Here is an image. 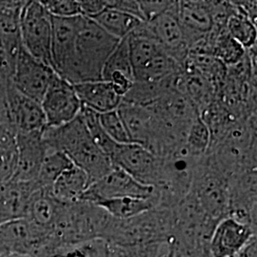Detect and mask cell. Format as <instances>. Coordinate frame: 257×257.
I'll use <instances>...</instances> for the list:
<instances>
[{"instance_id":"cell-11","label":"cell","mask_w":257,"mask_h":257,"mask_svg":"<svg viewBox=\"0 0 257 257\" xmlns=\"http://www.w3.org/2000/svg\"><path fill=\"white\" fill-rule=\"evenodd\" d=\"M49 235L21 218L0 224V256L33 257L48 242Z\"/></svg>"},{"instance_id":"cell-8","label":"cell","mask_w":257,"mask_h":257,"mask_svg":"<svg viewBox=\"0 0 257 257\" xmlns=\"http://www.w3.org/2000/svg\"><path fill=\"white\" fill-rule=\"evenodd\" d=\"M156 196L155 188L139 183L123 170L113 167L109 174L88 187L80 201L96 205L103 200L113 198H153Z\"/></svg>"},{"instance_id":"cell-14","label":"cell","mask_w":257,"mask_h":257,"mask_svg":"<svg viewBox=\"0 0 257 257\" xmlns=\"http://www.w3.org/2000/svg\"><path fill=\"white\" fill-rule=\"evenodd\" d=\"M117 110L131 142L146 148L158 156L160 152V134L153 111L147 107L123 101Z\"/></svg>"},{"instance_id":"cell-12","label":"cell","mask_w":257,"mask_h":257,"mask_svg":"<svg viewBox=\"0 0 257 257\" xmlns=\"http://www.w3.org/2000/svg\"><path fill=\"white\" fill-rule=\"evenodd\" d=\"M55 72L19 48L11 83L28 97L41 103Z\"/></svg>"},{"instance_id":"cell-35","label":"cell","mask_w":257,"mask_h":257,"mask_svg":"<svg viewBox=\"0 0 257 257\" xmlns=\"http://www.w3.org/2000/svg\"><path fill=\"white\" fill-rule=\"evenodd\" d=\"M176 1H138L144 22L171 9Z\"/></svg>"},{"instance_id":"cell-33","label":"cell","mask_w":257,"mask_h":257,"mask_svg":"<svg viewBox=\"0 0 257 257\" xmlns=\"http://www.w3.org/2000/svg\"><path fill=\"white\" fill-rule=\"evenodd\" d=\"M99 121L102 128L112 141L117 144L132 143L118 110H113L99 113Z\"/></svg>"},{"instance_id":"cell-20","label":"cell","mask_w":257,"mask_h":257,"mask_svg":"<svg viewBox=\"0 0 257 257\" xmlns=\"http://www.w3.org/2000/svg\"><path fill=\"white\" fill-rule=\"evenodd\" d=\"M74 90L82 106L104 113L117 110L122 103V97L114 92L110 82L98 80L74 84Z\"/></svg>"},{"instance_id":"cell-21","label":"cell","mask_w":257,"mask_h":257,"mask_svg":"<svg viewBox=\"0 0 257 257\" xmlns=\"http://www.w3.org/2000/svg\"><path fill=\"white\" fill-rule=\"evenodd\" d=\"M62 204L55 199L51 191L38 188L31 196L25 219L46 232L50 237Z\"/></svg>"},{"instance_id":"cell-1","label":"cell","mask_w":257,"mask_h":257,"mask_svg":"<svg viewBox=\"0 0 257 257\" xmlns=\"http://www.w3.org/2000/svg\"><path fill=\"white\" fill-rule=\"evenodd\" d=\"M43 138L48 150L63 153L74 166L84 171L90 185L109 174L114 167L110 157L92 140L80 113L62 126L46 127Z\"/></svg>"},{"instance_id":"cell-3","label":"cell","mask_w":257,"mask_h":257,"mask_svg":"<svg viewBox=\"0 0 257 257\" xmlns=\"http://www.w3.org/2000/svg\"><path fill=\"white\" fill-rule=\"evenodd\" d=\"M173 208L156 207L133 218H113L103 242L117 246L169 243L173 237Z\"/></svg>"},{"instance_id":"cell-36","label":"cell","mask_w":257,"mask_h":257,"mask_svg":"<svg viewBox=\"0 0 257 257\" xmlns=\"http://www.w3.org/2000/svg\"><path fill=\"white\" fill-rule=\"evenodd\" d=\"M106 8L109 9L116 10L119 12H123L128 14L131 16H134L138 19H140L142 22H144V19L141 13V10L139 7L138 1L134 0H113V1H105Z\"/></svg>"},{"instance_id":"cell-40","label":"cell","mask_w":257,"mask_h":257,"mask_svg":"<svg viewBox=\"0 0 257 257\" xmlns=\"http://www.w3.org/2000/svg\"><path fill=\"white\" fill-rule=\"evenodd\" d=\"M0 257H1V256H0Z\"/></svg>"},{"instance_id":"cell-22","label":"cell","mask_w":257,"mask_h":257,"mask_svg":"<svg viewBox=\"0 0 257 257\" xmlns=\"http://www.w3.org/2000/svg\"><path fill=\"white\" fill-rule=\"evenodd\" d=\"M90 186L86 173L76 166L66 170L55 181L51 193L55 199L64 204L78 202Z\"/></svg>"},{"instance_id":"cell-29","label":"cell","mask_w":257,"mask_h":257,"mask_svg":"<svg viewBox=\"0 0 257 257\" xmlns=\"http://www.w3.org/2000/svg\"><path fill=\"white\" fill-rule=\"evenodd\" d=\"M114 73L124 74L135 81L130 56L128 37H124L120 40L107 59L102 72V80L108 81L110 75Z\"/></svg>"},{"instance_id":"cell-39","label":"cell","mask_w":257,"mask_h":257,"mask_svg":"<svg viewBox=\"0 0 257 257\" xmlns=\"http://www.w3.org/2000/svg\"><path fill=\"white\" fill-rule=\"evenodd\" d=\"M2 2H3V1H0V7H1V5H2Z\"/></svg>"},{"instance_id":"cell-6","label":"cell","mask_w":257,"mask_h":257,"mask_svg":"<svg viewBox=\"0 0 257 257\" xmlns=\"http://www.w3.org/2000/svg\"><path fill=\"white\" fill-rule=\"evenodd\" d=\"M19 35L21 45L28 53L53 69L52 16L40 1L24 2L20 12Z\"/></svg>"},{"instance_id":"cell-23","label":"cell","mask_w":257,"mask_h":257,"mask_svg":"<svg viewBox=\"0 0 257 257\" xmlns=\"http://www.w3.org/2000/svg\"><path fill=\"white\" fill-rule=\"evenodd\" d=\"M96 206L102 208L112 218L124 220L155 209L158 206V198L157 196L153 198L121 197L103 200Z\"/></svg>"},{"instance_id":"cell-4","label":"cell","mask_w":257,"mask_h":257,"mask_svg":"<svg viewBox=\"0 0 257 257\" xmlns=\"http://www.w3.org/2000/svg\"><path fill=\"white\" fill-rule=\"evenodd\" d=\"M119 41L92 19L82 17L75 41L71 83L102 80L104 65Z\"/></svg>"},{"instance_id":"cell-18","label":"cell","mask_w":257,"mask_h":257,"mask_svg":"<svg viewBox=\"0 0 257 257\" xmlns=\"http://www.w3.org/2000/svg\"><path fill=\"white\" fill-rule=\"evenodd\" d=\"M177 19L190 48L207 37L214 27L209 1H178Z\"/></svg>"},{"instance_id":"cell-16","label":"cell","mask_w":257,"mask_h":257,"mask_svg":"<svg viewBox=\"0 0 257 257\" xmlns=\"http://www.w3.org/2000/svg\"><path fill=\"white\" fill-rule=\"evenodd\" d=\"M256 238V229L230 216L222 218L210 239L211 257H237Z\"/></svg>"},{"instance_id":"cell-27","label":"cell","mask_w":257,"mask_h":257,"mask_svg":"<svg viewBox=\"0 0 257 257\" xmlns=\"http://www.w3.org/2000/svg\"><path fill=\"white\" fill-rule=\"evenodd\" d=\"M214 32L212 56L222 65L236 66L240 64L246 55V49L230 37L226 28Z\"/></svg>"},{"instance_id":"cell-26","label":"cell","mask_w":257,"mask_h":257,"mask_svg":"<svg viewBox=\"0 0 257 257\" xmlns=\"http://www.w3.org/2000/svg\"><path fill=\"white\" fill-rule=\"evenodd\" d=\"M230 4L231 11L226 22V30L245 49H250L256 42L255 23L233 2Z\"/></svg>"},{"instance_id":"cell-32","label":"cell","mask_w":257,"mask_h":257,"mask_svg":"<svg viewBox=\"0 0 257 257\" xmlns=\"http://www.w3.org/2000/svg\"><path fill=\"white\" fill-rule=\"evenodd\" d=\"M168 243L142 246H117L106 244L105 257H161Z\"/></svg>"},{"instance_id":"cell-38","label":"cell","mask_w":257,"mask_h":257,"mask_svg":"<svg viewBox=\"0 0 257 257\" xmlns=\"http://www.w3.org/2000/svg\"><path fill=\"white\" fill-rule=\"evenodd\" d=\"M237 257H257L256 238L252 240L248 246L239 253Z\"/></svg>"},{"instance_id":"cell-5","label":"cell","mask_w":257,"mask_h":257,"mask_svg":"<svg viewBox=\"0 0 257 257\" xmlns=\"http://www.w3.org/2000/svg\"><path fill=\"white\" fill-rule=\"evenodd\" d=\"M189 193L211 219L218 222L228 216L230 179L209 155L203 156L196 167Z\"/></svg>"},{"instance_id":"cell-15","label":"cell","mask_w":257,"mask_h":257,"mask_svg":"<svg viewBox=\"0 0 257 257\" xmlns=\"http://www.w3.org/2000/svg\"><path fill=\"white\" fill-rule=\"evenodd\" d=\"M7 121L16 133L43 132L46 119L41 104L19 92L10 81L5 89Z\"/></svg>"},{"instance_id":"cell-7","label":"cell","mask_w":257,"mask_h":257,"mask_svg":"<svg viewBox=\"0 0 257 257\" xmlns=\"http://www.w3.org/2000/svg\"><path fill=\"white\" fill-rule=\"evenodd\" d=\"M112 165L134 177L139 183L156 189L161 179V159L138 144H117L110 154Z\"/></svg>"},{"instance_id":"cell-10","label":"cell","mask_w":257,"mask_h":257,"mask_svg":"<svg viewBox=\"0 0 257 257\" xmlns=\"http://www.w3.org/2000/svg\"><path fill=\"white\" fill-rule=\"evenodd\" d=\"M177 4L178 1L169 11L143 22L142 26L147 35L184 67L188 59L190 46L177 19Z\"/></svg>"},{"instance_id":"cell-19","label":"cell","mask_w":257,"mask_h":257,"mask_svg":"<svg viewBox=\"0 0 257 257\" xmlns=\"http://www.w3.org/2000/svg\"><path fill=\"white\" fill-rule=\"evenodd\" d=\"M38 188L37 182L13 180L0 185V224L25 218L31 196Z\"/></svg>"},{"instance_id":"cell-2","label":"cell","mask_w":257,"mask_h":257,"mask_svg":"<svg viewBox=\"0 0 257 257\" xmlns=\"http://www.w3.org/2000/svg\"><path fill=\"white\" fill-rule=\"evenodd\" d=\"M112 219L91 203H63L46 245L60 247L103 241Z\"/></svg>"},{"instance_id":"cell-17","label":"cell","mask_w":257,"mask_h":257,"mask_svg":"<svg viewBox=\"0 0 257 257\" xmlns=\"http://www.w3.org/2000/svg\"><path fill=\"white\" fill-rule=\"evenodd\" d=\"M17 149V166L12 180L24 183L37 182L48 151L43 132L18 133Z\"/></svg>"},{"instance_id":"cell-25","label":"cell","mask_w":257,"mask_h":257,"mask_svg":"<svg viewBox=\"0 0 257 257\" xmlns=\"http://www.w3.org/2000/svg\"><path fill=\"white\" fill-rule=\"evenodd\" d=\"M17 159V133L8 121H2L0 122V185L12 180Z\"/></svg>"},{"instance_id":"cell-24","label":"cell","mask_w":257,"mask_h":257,"mask_svg":"<svg viewBox=\"0 0 257 257\" xmlns=\"http://www.w3.org/2000/svg\"><path fill=\"white\" fill-rule=\"evenodd\" d=\"M90 19L93 20L111 37L119 40L128 37L143 23L134 16L109 8H105L101 13Z\"/></svg>"},{"instance_id":"cell-31","label":"cell","mask_w":257,"mask_h":257,"mask_svg":"<svg viewBox=\"0 0 257 257\" xmlns=\"http://www.w3.org/2000/svg\"><path fill=\"white\" fill-rule=\"evenodd\" d=\"M80 114L94 143L99 147L103 153L110 156L114 148L116 147L117 143L112 141L102 128L99 121V113L82 106Z\"/></svg>"},{"instance_id":"cell-13","label":"cell","mask_w":257,"mask_h":257,"mask_svg":"<svg viewBox=\"0 0 257 257\" xmlns=\"http://www.w3.org/2000/svg\"><path fill=\"white\" fill-rule=\"evenodd\" d=\"M82 16L70 19L52 17V64L55 74L71 83L75 41Z\"/></svg>"},{"instance_id":"cell-34","label":"cell","mask_w":257,"mask_h":257,"mask_svg":"<svg viewBox=\"0 0 257 257\" xmlns=\"http://www.w3.org/2000/svg\"><path fill=\"white\" fill-rule=\"evenodd\" d=\"M40 2L47 10V12L54 18L70 19L82 16L79 1L49 0Z\"/></svg>"},{"instance_id":"cell-37","label":"cell","mask_w":257,"mask_h":257,"mask_svg":"<svg viewBox=\"0 0 257 257\" xmlns=\"http://www.w3.org/2000/svg\"><path fill=\"white\" fill-rule=\"evenodd\" d=\"M82 17L92 19L106 8L105 1H79Z\"/></svg>"},{"instance_id":"cell-28","label":"cell","mask_w":257,"mask_h":257,"mask_svg":"<svg viewBox=\"0 0 257 257\" xmlns=\"http://www.w3.org/2000/svg\"><path fill=\"white\" fill-rule=\"evenodd\" d=\"M72 166H74L73 162L65 154L48 150L37 177V186L40 189L51 191L56 179Z\"/></svg>"},{"instance_id":"cell-9","label":"cell","mask_w":257,"mask_h":257,"mask_svg":"<svg viewBox=\"0 0 257 257\" xmlns=\"http://www.w3.org/2000/svg\"><path fill=\"white\" fill-rule=\"evenodd\" d=\"M40 104L47 128H56L71 122L78 116L82 107L74 85L56 74Z\"/></svg>"},{"instance_id":"cell-30","label":"cell","mask_w":257,"mask_h":257,"mask_svg":"<svg viewBox=\"0 0 257 257\" xmlns=\"http://www.w3.org/2000/svg\"><path fill=\"white\" fill-rule=\"evenodd\" d=\"M211 139L210 127L198 113L189 128L185 145L194 156L203 157L208 153Z\"/></svg>"}]
</instances>
